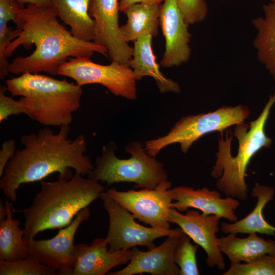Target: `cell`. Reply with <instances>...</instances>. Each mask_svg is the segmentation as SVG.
Here are the masks:
<instances>
[{
  "label": "cell",
  "instance_id": "1",
  "mask_svg": "<svg viewBox=\"0 0 275 275\" xmlns=\"http://www.w3.org/2000/svg\"><path fill=\"white\" fill-rule=\"evenodd\" d=\"M69 125H63L54 133L50 128L40 129L37 133L24 134V146L17 150L7 164L1 177L0 188L11 202L17 199V190L24 183L41 181L57 172L58 178L69 179L73 169L83 176L94 169L90 158L84 155L87 141L84 134L68 139Z\"/></svg>",
  "mask_w": 275,
  "mask_h": 275
},
{
  "label": "cell",
  "instance_id": "2",
  "mask_svg": "<svg viewBox=\"0 0 275 275\" xmlns=\"http://www.w3.org/2000/svg\"><path fill=\"white\" fill-rule=\"evenodd\" d=\"M23 20L21 32L6 48L4 56H12L19 46L35 49L26 57H18L9 64L10 73L44 72L57 75L59 68L70 57L90 58L96 52L108 56L107 49L93 41H85L74 37L61 24L52 6L28 4L20 9Z\"/></svg>",
  "mask_w": 275,
  "mask_h": 275
},
{
  "label": "cell",
  "instance_id": "3",
  "mask_svg": "<svg viewBox=\"0 0 275 275\" xmlns=\"http://www.w3.org/2000/svg\"><path fill=\"white\" fill-rule=\"evenodd\" d=\"M83 177L75 172L69 179L40 181L41 189L31 205L17 211L24 217L26 242L40 232L66 227L80 210L99 198L104 187L99 181Z\"/></svg>",
  "mask_w": 275,
  "mask_h": 275
},
{
  "label": "cell",
  "instance_id": "4",
  "mask_svg": "<svg viewBox=\"0 0 275 275\" xmlns=\"http://www.w3.org/2000/svg\"><path fill=\"white\" fill-rule=\"evenodd\" d=\"M6 85L12 96H21L19 100L33 120L45 126L69 125L80 106L81 87L65 79L27 72L7 79Z\"/></svg>",
  "mask_w": 275,
  "mask_h": 275
},
{
  "label": "cell",
  "instance_id": "5",
  "mask_svg": "<svg viewBox=\"0 0 275 275\" xmlns=\"http://www.w3.org/2000/svg\"><path fill=\"white\" fill-rule=\"evenodd\" d=\"M275 103V93L269 97L262 112L250 124L243 122L236 125L234 135L238 141L235 156L231 153L232 133L226 131V138L218 139V151L211 176L218 178L217 188L226 197L245 200L248 186L245 182L246 168L253 156L262 148H268L272 140L265 133V127L271 108Z\"/></svg>",
  "mask_w": 275,
  "mask_h": 275
},
{
  "label": "cell",
  "instance_id": "6",
  "mask_svg": "<svg viewBox=\"0 0 275 275\" xmlns=\"http://www.w3.org/2000/svg\"><path fill=\"white\" fill-rule=\"evenodd\" d=\"M116 149L113 141L103 146L102 155L96 158V166L88 175V178L107 185L127 182L134 183L136 188L149 189L167 180L163 164L151 156L140 142H131L125 147L124 150L131 155L128 159L117 157Z\"/></svg>",
  "mask_w": 275,
  "mask_h": 275
},
{
  "label": "cell",
  "instance_id": "7",
  "mask_svg": "<svg viewBox=\"0 0 275 275\" xmlns=\"http://www.w3.org/2000/svg\"><path fill=\"white\" fill-rule=\"evenodd\" d=\"M250 110L244 105L223 106L208 113L181 118L164 136L148 141L145 148L155 157L167 146L179 143L185 153L192 144L203 135L212 131H222L229 127L243 122L249 117Z\"/></svg>",
  "mask_w": 275,
  "mask_h": 275
},
{
  "label": "cell",
  "instance_id": "8",
  "mask_svg": "<svg viewBox=\"0 0 275 275\" xmlns=\"http://www.w3.org/2000/svg\"><path fill=\"white\" fill-rule=\"evenodd\" d=\"M58 74L72 78L81 86L100 84L115 96L130 100L137 97L136 79L129 65L112 61L107 65L92 62L85 57L69 58L60 66Z\"/></svg>",
  "mask_w": 275,
  "mask_h": 275
},
{
  "label": "cell",
  "instance_id": "9",
  "mask_svg": "<svg viewBox=\"0 0 275 275\" xmlns=\"http://www.w3.org/2000/svg\"><path fill=\"white\" fill-rule=\"evenodd\" d=\"M99 198L108 215L106 238L111 252L130 249L138 245L145 246L149 250L155 247L154 241L157 238L184 233L179 227L163 229L140 225L135 221L133 215L117 203L107 192H102Z\"/></svg>",
  "mask_w": 275,
  "mask_h": 275
},
{
  "label": "cell",
  "instance_id": "10",
  "mask_svg": "<svg viewBox=\"0 0 275 275\" xmlns=\"http://www.w3.org/2000/svg\"><path fill=\"white\" fill-rule=\"evenodd\" d=\"M172 183L165 180L154 188L119 191L115 187L106 192L135 218L150 227L169 229V212L172 203Z\"/></svg>",
  "mask_w": 275,
  "mask_h": 275
},
{
  "label": "cell",
  "instance_id": "11",
  "mask_svg": "<svg viewBox=\"0 0 275 275\" xmlns=\"http://www.w3.org/2000/svg\"><path fill=\"white\" fill-rule=\"evenodd\" d=\"M90 213L88 207L82 209L69 225L60 229L51 239H34L26 241L30 254L58 270V274L72 275L75 261L74 238L78 228L81 223L88 220Z\"/></svg>",
  "mask_w": 275,
  "mask_h": 275
},
{
  "label": "cell",
  "instance_id": "12",
  "mask_svg": "<svg viewBox=\"0 0 275 275\" xmlns=\"http://www.w3.org/2000/svg\"><path fill=\"white\" fill-rule=\"evenodd\" d=\"M119 11L118 0H91L89 13L95 22L93 41L107 49L112 61L128 65L133 47L121 36Z\"/></svg>",
  "mask_w": 275,
  "mask_h": 275
},
{
  "label": "cell",
  "instance_id": "13",
  "mask_svg": "<svg viewBox=\"0 0 275 275\" xmlns=\"http://www.w3.org/2000/svg\"><path fill=\"white\" fill-rule=\"evenodd\" d=\"M221 218L217 215L200 213L195 210L188 209L183 214L171 208L169 212V222L177 225L205 251L207 265L210 267L216 266L222 270L225 268V263L216 236L219 230Z\"/></svg>",
  "mask_w": 275,
  "mask_h": 275
},
{
  "label": "cell",
  "instance_id": "14",
  "mask_svg": "<svg viewBox=\"0 0 275 275\" xmlns=\"http://www.w3.org/2000/svg\"><path fill=\"white\" fill-rule=\"evenodd\" d=\"M159 25L166 41L160 65L170 68L186 63L191 54L189 45L191 34L176 0H164L161 5Z\"/></svg>",
  "mask_w": 275,
  "mask_h": 275
},
{
  "label": "cell",
  "instance_id": "15",
  "mask_svg": "<svg viewBox=\"0 0 275 275\" xmlns=\"http://www.w3.org/2000/svg\"><path fill=\"white\" fill-rule=\"evenodd\" d=\"M173 200L171 208L185 212L189 208L200 210L205 214H214L232 223L238 221L235 210L240 205L238 200L231 197L222 198L216 190L206 187L194 189L191 187L178 186L172 188Z\"/></svg>",
  "mask_w": 275,
  "mask_h": 275
},
{
  "label": "cell",
  "instance_id": "16",
  "mask_svg": "<svg viewBox=\"0 0 275 275\" xmlns=\"http://www.w3.org/2000/svg\"><path fill=\"white\" fill-rule=\"evenodd\" d=\"M169 236L159 245L148 251L131 248L132 256L123 269L109 272V275H134L148 273L152 275H180V268L174 260L175 248L181 236Z\"/></svg>",
  "mask_w": 275,
  "mask_h": 275
},
{
  "label": "cell",
  "instance_id": "17",
  "mask_svg": "<svg viewBox=\"0 0 275 275\" xmlns=\"http://www.w3.org/2000/svg\"><path fill=\"white\" fill-rule=\"evenodd\" d=\"M106 237L94 239L90 245H75V261L72 275H104L114 267L130 261L131 249L111 252Z\"/></svg>",
  "mask_w": 275,
  "mask_h": 275
},
{
  "label": "cell",
  "instance_id": "18",
  "mask_svg": "<svg viewBox=\"0 0 275 275\" xmlns=\"http://www.w3.org/2000/svg\"><path fill=\"white\" fill-rule=\"evenodd\" d=\"M152 37L151 35H148L134 42L133 54L128 65L132 69L136 81L144 76H151L155 80L161 93H179L180 92L179 85L166 77L159 70L152 48Z\"/></svg>",
  "mask_w": 275,
  "mask_h": 275
},
{
  "label": "cell",
  "instance_id": "19",
  "mask_svg": "<svg viewBox=\"0 0 275 275\" xmlns=\"http://www.w3.org/2000/svg\"><path fill=\"white\" fill-rule=\"evenodd\" d=\"M274 194L273 187L256 183L251 192L252 196L257 199L254 209L239 221L231 224L222 223L221 230L225 234L256 233L275 236V227L266 221L263 214V208L273 200Z\"/></svg>",
  "mask_w": 275,
  "mask_h": 275
},
{
  "label": "cell",
  "instance_id": "20",
  "mask_svg": "<svg viewBox=\"0 0 275 275\" xmlns=\"http://www.w3.org/2000/svg\"><path fill=\"white\" fill-rule=\"evenodd\" d=\"M222 253L232 263H249L264 254H275V241L260 237L256 233L249 234L245 238H239L229 233L218 238Z\"/></svg>",
  "mask_w": 275,
  "mask_h": 275
},
{
  "label": "cell",
  "instance_id": "21",
  "mask_svg": "<svg viewBox=\"0 0 275 275\" xmlns=\"http://www.w3.org/2000/svg\"><path fill=\"white\" fill-rule=\"evenodd\" d=\"M160 7V4L142 3L125 8L123 12L127 20L125 24L120 26L123 40L127 43L134 42L148 35L156 37L159 25Z\"/></svg>",
  "mask_w": 275,
  "mask_h": 275
},
{
  "label": "cell",
  "instance_id": "22",
  "mask_svg": "<svg viewBox=\"0 0 275 275\" xmlns=\"http://www.w3.org/2000/svg\"><path fill=\"white\" fill-rule=\"evenodd\" d=\"M91 0H51L58 17L69 26L70 32L77 39L92 41L95 22L89 13Z\"/></svg>",
  "mask_w": 275,
  "mask_h": 275
},
{
  "label": "cell",
  "instance_id": "23",
  "mask_svg": "<svg viewBox=\"0 0 275 275\" xmlns=\"http://www.w3.org/2000/svg\"><path fill=\"white\" fill-rule=\"evenodd\" d=\"M263 10L264 17H257L252 21L257 30L253 45L259 61L275 81V4L264 5Z\"/></svg>",
  "mask_w": 275,
  "mask_h": 275
},
{
  "label": "cell",
  "instance_id": "24",
  "mask_svg": "<svg viewBox=\"0 0 275 275\" xmlns=\"http://www.w3.org/2000/svg\"><path fill=\"white\" fill-rule=\"evenodd\" d=\"M7 215L0 221V260L14 261L30 255L24 239V230L20 228V222L13 218L12 207L9 201L5 202Z\"/></svg>",
  "mask_w": 275,
  "mask_h": 275
},
{
  "label": "cell",
  "instance_id": "25",
  "mask_svg": "<svg viewBox=\"0 0 275 275\" xmlns=\"http://www.w3.org/2000/svg\"><path fill=\"white\" fill-rule=\"evenodd\" d=\"M1 275H56V270L41 262L35 256L14 261L0 260Z\"/></svg>",
  "mask_w": 275,
  "mask_h": 275
},
{
  "label": "cell",
  "instance_id": "26",
  "mask_svg": "<svg viewBox=\"0 0 275 275\" xmlns=\"http://www.w3.org/2000/svg\"><path fill=\"white\" fill-rule=\"evenodd\" d=\"M191 238L185 233L182 234L174 251V260L180 268V275L200 274L196 260L198 244L190 242Z\"/></svg>",
  "mask_w": 275,
  "mask_h": 275
},
{
  "label": "cell",
  "instance_id": "27",
  "mask_svg": "<svg viewBox=\"0 0 275 275\" xmlns=\"http://www.w3.org/2000/svg\"><path fill=\"white\" fill-rule=\"evenodd\" d=\"M224 275H275V254H264L249 263L231 264Z\"/></svg>",
  "mask_w": 275,
  "mask_h": 275
},
{
  "label": "cell",
  "instance_id": "28",
  "mask_svg": "<svg viewBox=\"0 0 275 275\" xmlns=\"http://www.w3.org/2000/svg\"><path fill=\"white\" fill-rule=\"evenodd\" d=\"M178 7L189 26L205 19L208 13V6L205 0H176Z\"/></svg>",
  "mask_w": 275,
  "mask_h": 275
},
{
  "label": "cell",
  "instance_id": "29",
  "mask_svg": "<svg viewBox=\"0 0 275 275\" xmlns=\"http://www.w3.org/2000/svg\"><path fill=\"white\" fill-rule=\"evenodd\" d=\"M7 90L6 86L1 85L0 87V122L7 120L12 115L23 114L31 119L33 118L29 111L19 101L15 100L12 97L5 94Z\"/></svg>",
  "mask_w": 275,
  "mask_h": 275
},
{
  "label": "cell",
  "instance_id": "30",
  "mask_svg": "<svg viewBox=\"0 0 275 275\" xmlns=\"http://www.w3.org/2000/svg\"><path fill=\"white\" fill-rule=\"evenodd\" d=\"M24 7V5L19 3L17 0H0V19L7 22L13 20L17 29H21L23 20L19 10Z\"/></svg>",
  "mask_w": 275,
  "mask_h": 275
},
{
  "label": "cell",
  "instance_id": "31",
  "mask_svg": "<svg viewBox=\"0 0 275 275\" xmlns=\"http://www.w3.org/2000/svg\"><path fill=\"white\" fill-rule=\"evenodd\" d=\"M16 142L13 139L4 142L0 150V177L4 173L6 166L16 152Z\"/></svg>",
  "mask_w": 275,
  "mask_h": 275
},
{
  "label": "cell",
  "instance_id": "32",
  "mask_svg": "<svg viewBox=\"0 0 275 275\" xmlns=\"http://www.w3.org/2000/svg\"><path fill=\"white\" fill-rule=\"evenodd\" d=\"M164 0H120L119 2V11H123L128 6L138 3H158L160 4Z\"/></svg>",
  "mask_w": 275,
  "mask_h": 275
},
{
  "label": "cell",
  "instance_id": "33",
  "mask_svg": "<svg viewBox=\"0 0 275 275\" xmlns=\"http://www.w3.org/2000/svg\"><path fill=\"white\" fill-rule=\"evenodd\" d=\"M21 5L33 4L38 6H52L51 0H17Z\"/></svg>",
  "mask_w": 275,
  "mask_h": 275
},
{
  "label": "cell",
  "instance_id": "34",
  "mask_svg": "<svg viewBox=\"0 0 275 275\" xmlns=\"http://www.w3.org/2000/svg\"><path fill=\"white\" fill-rule=\"evenodd\" d=\"M7 215V210L6 208L4 206L1 201L0 202V221L5 219Z\"/></svg>",
  "mask_w": 275,
  "mask_h": 275
},
{
  "label": "cell",
  "instance_id": "35",
  "mask_svg": "<svg viewBox=\"0 0 275 275\" xmlns=\"http://www.w3.org/2000/svg\"><path fill=\"white\" fill-rule=\"evenodd\" d=\"M272 3L274 4H275V0H272Z\"/></svg>",
  "mask_w": 275,
  "mask_h": 275
}]
</instances>
